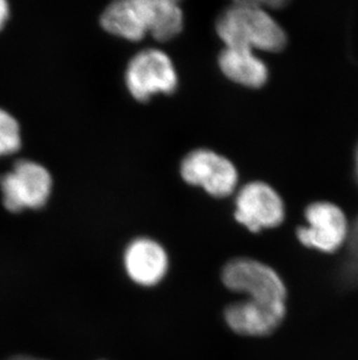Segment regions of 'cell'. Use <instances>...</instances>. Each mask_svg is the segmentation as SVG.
Instances as JSON below:
<instances>
[{"label":"cell","mask_w":358,"mask_h":360,"mask_svg":"<svg viewBox=\"0 0 358 360\" xmlns=\"http://www.w3.org/2000/svg\"><path fill=\"white\" fill-rule=\"evenodd\" d=\"M216 33L225 47L277 53L286 46L281 25L260 1H237L216 21Z\"/></svg>","instance_id":"1"},{"label":"cell","mask_w":358,"mask_h":360,"mask_svg":"<svg viewBox=\"0 0 358 360\" xmlns=\"http://www.w3.org/2000/svg\"><path fill=\"white\" fill-rule=\"evenodd\" d=\"M223 285L246 299L262 302L286 303L284 281L274 269L253 259L239 258L228 262L223 274Z\"/></svg>","instance_id":"2"},{"label":"cell","mask_w":358,"mask_h":360,"mask_svg":"<svg viewBox=\"0 0 358 360\" xmlns=\"http://www.w3.org/2000/svg\"><path fill=\"white\" fill-rule=\"evenodd\" d=\"M126 85L136 101L147 102L154 95H171L176 91L178 76L171 58L164 51L145 49L129 62Z\"/></svg>","instance_id":"3"},{"label":"cell","mask_w":358,"mask_h":360,"mask_svg":"<svg viewBox=\"0 0 358 360\" xmlns=\"http://www.w3.org/2000/svg\"><path fill=\"white\" fill-rule=\"evenodd\" d=\"M51 187L49 172L29 160L18 161L12 172L0 177L3 203L11 212L44 207L51 196Z\"/></svg>","instance_id":"4"},{"label":"cell","mask_w":358,"mask_h":360,"mask_svg":"<svg viewBox=\"0 0 358 360\" xmlns=\"http://www.w3.org/2000/svg\"><path fill=\"white\" fill-rule=\"evenodd\" d=\"M180 175L186 184L203 188L213 198L233 194L239 182L234 163L211 150H196L187 154L180 165Z\"/></svg>","instance_id":"5"},{"label":"cell","mask_w":358,"mask_h":360,"mask_svg":"<svg viewBox=\"0 0 358 360\" xmlns=\"http://www.w3.org/2000/svg\"><path fill=\"white\" fill-rule=\"evenodd\" d=\"M306 226L298 229V239L306 248L324 253L338 251L348 238L347 218L341 209L328 202L308 205Z\"/></svg>","instance_id":"6"},{"label":"cell","mask_w":358,"mask_h":360,"mask_svg":"<svg viewBox=\"0 0 358 360\" xmlns=\"http://www.w3.org/2000/svg\"><path fill=\"white\" fill-rule=\"evenodd\" d=\"M235 219L251 232L276 228L284 221V203L274 188L251 182L241 188L235 200Z\"/></svg>","instance_id":"7"},{"label":"cell","mask_w":358,"mask_h":360,"mask_svg":"<svg viewBox=\"0 0 358 360\" xmlns=\"http://www.w3.org/2000/svg\"><path fill=\"white\" fill-rule=\"evenodd\" d=\"M286 314V303L244 300L225 310V320L234 333L249 337H263L281 326Z\"/></svg>","instance_id":"8"},{"label":"cell","mask_w":358,"mask_h":360,"mask_svg":"<svg viewBox=\"0 0 358 360\" xmlns=\"http://www.w3.org/2000/svg\"><path fill=\"white\" fill-rule=\"evenodd\" d=\"M124 265L129 279L142 287H152L164 279L169 257L162 245L149 238H138L127 246Z\"/></svg>","instance_id":"9"},{"label":"cell","mask_w":358,"mask_h":360,"mask_svg":"<svg viewBox=\"0 0 358 360\" xmlns=\"http://www.w3.org/2000/svg\"><path fill=\"white\" fill-rule=\"evenodd\" d=\"M219 67L227 79L247 88H260L269 77L265 63L244 48L225 47L219 55Z\"/></svg>","instance_id":"10"},{"label":"cell","mask_w":358,"mask_h":360,"mask_svg":"<svg viewBox=\"0 0 358 360\" xmlns=\"http://www.w3.org/2000/svg\"><path fill=\"white\" fill-rule=\"evenodd\" d=\"M100 24L112 35L140 41L148 34L141 0H120L106 7Z\"/></svg>","instance_id":"11"},{"label":"cell","mask_w":358,"mask_h":360,"mask_svg":"<svg viewBox=\"0 0 358 360\" xmlns=\"http://www.w3.org/2000/svg\"><path fill=\"white\" fill-rule=\"evenodd\" d=\"M149 33L159 42L171 40L183 30V11L173 0H145Z\"/></svg>","instance_id":"12"},{"label":"cell","mask_w":358,"mask_h":360,"mask_svg":"<svg viewBox=\"0 0 358 360\" xmlns=\"http://www.w3.org/2000/svg\"><path fill=\"white\" fill-rule=\"evenodd\" d=\"M20 127L10 113L0 109V157L20 148Z\"/></svg>","instance_id":"13"},{"label":"cell","mask_w":358,"mask_h":360,"mask_svg":"<svg viewBox=\"0 0 358 360\" xmlns=\"http://www.w3.org/2000/svg\"><path fill=\"white\" fill-rule=\"evenodd\" d=\"M8 13H10L8 4L5 0H0V30L3 28L4 25L6 22Z\"/></svg>","instance_id":"14"},{"label":"cell","mask_w":358,"mask_h":360,"mask_svg":"<svg viewBox=\"0 0 358 360\" xmlns=\"http://www.w3.org/2000/svg\"><path fill=\"white\" fill-rule=\"evenodd\" d=\"M352 252H358V219L352 232Z\"/></svg>","instance_id":"15"},{"label":"cell","mask_w":358,"mask_h":360,"mask_svg":"<svg viewBox=\"0 0 358 360\" xmlns=\"http://www.w3.org/2000/svg\"><path fill=\"white\" fill-rule=\"evenodd\" d=\"M355 172H356V179H357V182H358V146H357V150H356V155H355Z\"/></svg>","instance_id":"16"},{"label":"cell","mask_w":358,"mask_h":360,"mask_svg":"<svg viewBox=\"0 0 358 360\" xmlns=\"http://www.w3.org/2000/svg\"><path fill=\"white\" fill-rule=\"evenodd\" d=\"M11 360H42V359H35V358L31 357H24V356H19V357L12 358Z\"/></svg>","instance_id":"17"}]
</instances>
